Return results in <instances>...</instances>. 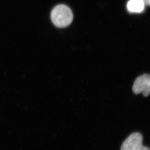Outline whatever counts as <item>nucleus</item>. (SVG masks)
Masks as SVG:
<instances>
[{"label":"nucleus","mask_w":150,"mask_h":150,"mask_svg":"<svg viewBox=\"0 0 150 150\" xmlns=\"http://www.w3.org/2000/svg\"><path fill=\"white\" fill-rule=\"evenodd\" d=\"M143 137L139 133L130 134L124 141L120 150H150V148L142 144Z\"/></svg>","instance_id":"f03ea898"},{"label":"nucleus","mask_w":150,"mask_h":150,"mask_svg":"<svg viewBox=\"0 0 150 150\" xmlns=\"http://www.w3.org/2000/svg\"><path fill=\"white\" fill-rule=\"evenodd\" d=\"M51 19L55 26L59 28H65L72 22L73 15L68 6L64 4H59L52 10Z\"/></svg>","instance_id":"f257e3e1"},{"label":"nucleus","mask_w":150,"mask_h":150,"mask_svg":"<svg viewBox=\"0 0 150 150\" xmlns=\"http://www.w3.org/2000/svg\"><path fill=\"white\" fill-rule=\"evenodd\" d=\"M133 92L135 94L142 93L147 97L150 94V75L144 74L136 79L133 87Z\"/></svg>","instance_id":"7ed1b4c3"},{"label":"nucleus","mask_w":150,"mask_h":150,"mask_svg":"<svg viewBox=\"0 0 150 150\" xmlns=\"http://www.w3.org/2000/svg\"><path fill=\"white\" fill-rule=\"evenodd\" d=\"M145 4L143 0H130L127 3L128 10L131 13H141L144 9Z\"/></svg>","instance_id":"20e7f679"},{"label":"nucleus","mask_w":150,"mask_h":150,"mask_svg":"<svg viewBox=\"0 0 150 150\" xmlns=\"http://www.w3.org/2000/svg\"><path fill=\"white\" fill-rule=\"evenodd\" d=\"M145 6H150V0H143Z\"/></svg>","instance_id":"39448f33"}]
</instances>
